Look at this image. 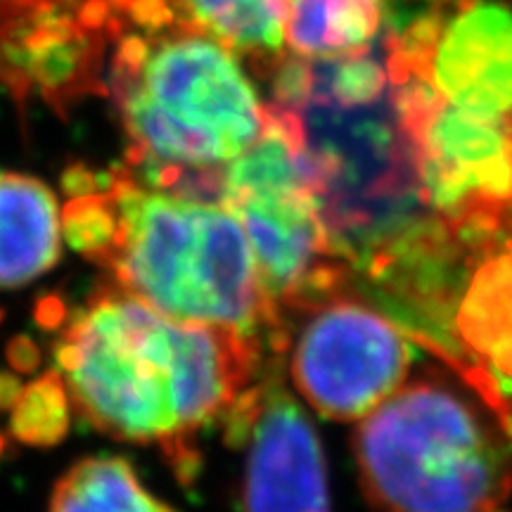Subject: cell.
Here are the masks:
<instances>
[{
	"label": "cell",
	"mask_w": 512,
	"mask_h": 512,
	"mask_svg": "<svg viewBox=\"0 0 512 512\" xmlns=\"http://www.w3.org/2000/svg\"><path fill=\"white\" fill-rule=\"evenodd\" d=\"M427 3H444V0H427Z\"/></svg>",
	"instance_id": "17"
},
{
	"label": "cell",
	"mask_w": 512,
	"mask_h": 512,
	"mask_svg": "<svg viewBox=\"0 0 512 512\" xmlns=\"http://www.w3.org/2000/svg\"><path fill=\"white\" fill-rule=\"evenodd\" d=\"M12 437L29 446H55L69 432V401L67 387L57 370H48L38 380L19 389L10 406Z\"/></svg>",
	"instance_id": "15"
},
{
	"label": "cell",
	"mask_w": 512,
	"mask_h": 512,
	"mask_svg": "<svg viewBox=\"0 0 512 512\" xmlns=\"http://www.w3.org/2000/svg\"><path fill=\"white\" fill-rule=\"evenodd\" d=\"M418 143L422 155L465 171L475 183V176L484 166L512 150V119L484 117V114L451 107L446 102L425 126Z\"/></svg>",
	"instance_id": "13"
},
{
	"label": "cell",
	"mask_w": 512,
	"mask_h": 512,
	"mask_svg": "<svg viewBox=\"0 0 512 512\" xmlns=\"http://www.w3.org/2000/svg\"><path fill=\"white\" fill-rule=\"evenodd\" d=\"M50 512H178L140 482L136 467L119 456L74 463L55 484Z\"/></svg>",
	"instance_id": "11"
},
{
	"label": "cell",
	"mask_w": 512,
	"mask_h": 512,
	"mask_svg": "<svg viewBox=\"0 0 512 512\" xmlns=\"http://www.w3.org/2000/svg\"><path fill=\"white\" fill-rule=\"evenodd\" d=\"M460 8H465V5H472V3H479V0H458Z\"/></svg>",
	"instance_id": "16"
},
{
	"label": "cell",
	"mask_w": 512,
	"mask_h": 512,
	"mask_svg": "<svg viewBox=\"0 0 512 512\" xmlns=\"http://www.w3.org/2000/svg\"><path fill=\"white\" fill-rule=\"evenodd\" d=\"M62 252V211L34 176L0 174V290L46 275Z\"/></svg>",
	"instance_id": "9"
},
{
	"label": "cell",
	"mask_w": 512,
	"mask_h": 512,
	"mask_svg": "<svg viewBox=\"0 0 512 512\" xmlns=\"http://www.w3.org/2000/svg\"><path fill=\"white\" fill-rule=\"evenodd\" d=\"M176 5L183 22L233 53L280 60L292 0H176Z\"/></svg>",
	"instance_id": "12"
},
{
	"label": "cell",
	"mask_w": 512,
	"mask_h": 512,
	"mask_svg": "<svg viewBox=\"0 0 512 512\" xmlns=\"http://www.w3.org/2000/svg\"><path fill=\"white\" fill-rule=\"evenodd\" d=\"M273 358L223 422L245 451L240 512H332L328 463L309 413L287 392Z\"/></svg>",
	"instance_id": "6"
},
{
	"label": "cell",
	"mask_w": 512,
	"mask_h": 512,
	"mask_svg": "<svg viewBox=\"0 0 512 512\" xmlns=\"http://www.w3.org/2000/svg\"><path fill=\"white\" fill-rule=\"evenodd\" d=\"M354 458L380 512H510L512 437L441 375L406 382L358 422Z\"/></svg>",
	"instance_id": "4"
},
{
	"label": "cell",
	"mask_w": 512,
	"mask_h": 512,
	"mask_svg": "<svg viewBox=\"0 0 512 512\" xmlns=\"http://www.w3.org/2000/svg\"><path fill=\"white\" fill-rule=\"evenodd\" d=\"M114 93L131 174L155 188L219 202L221 171L268 128V107L233 50L181 22L126 36Z\"/></svg>",
	"instance_id": "3"
},
{
	"label": "cell",
	"mask_w": 512,
	"mask_h": 512,
	"mask_svg": "<svg viewBox=\"0 0 512 512\" xmlns=\"http://www.w3.org/2000/svg\"><path fill=\"white\" fill-rule=\"evenodd\" d=\"M460 380L512 437V238L472 271L453 318Z\"/></svg>",
	"instance_id": "7"
},
{
	"label": "cell",
	"mask_w": 512,
	"mask_h": 512,
	"mask_svg": "<svg viewBox=\"0 0 512 512\" xmlns=\"http://www.w3.org/2000/svg\"><path fill=\"white\" fill-rule=\"evenodd\" d=\"M432 81L460 110L512 117V10L496 3L465 5L444 27Z\"/></svg>",
	"instance_id": "8"
},
{
	"label": "cell",
	"mask_w": 512,
	"mask_h": 512,
	"mask_svg": "<svg viewBox=\"0 0 512 512\" xmlns=\"http://www.w3.org/2000/svg\"><path fill=\"white\" fill-rule=\"evenodd\" d=\"M57 328L55 370L74 411L107 437L157 446L183 484L200 472L202 434L283 358L256 337L164 316L112 280Z\"/></svg>",
	"instance_id": "1"
},
{
	"label": "cell",
	"mask_w": 512,
	"mask_h": 512,
	"mask_svg": "<svg viewBox=\"0 0 512 512\" xmlns=\"http://www.w3.org/2000/svg\"><path fill=\"white\" fill-rule=\"evenodd\" d=\"M413 339L356 287L318 299L287 320L294 389L318 415L361 422L406 384Z\"/></svg>",
	"instance_id": "5"
},
{
	"label": "cell",
	"mask_w": 512,
	"mask_h": 512,
	"mask_svg": "<svg viewBox=\"0 0 512 512\" xmlns=\"http://www.w3.org/2000/svg\"><path fill=\"white\" fill-rule=\"evenodd\" d=\"M382 24V0H292L285 43L316 60L366 50Z\"/></svg>",
	"instance_id": "10"
},
{
	"label": "cell",
	"mask_w": 512,
	"mask_h": 512,
	"mask_svg": "<svg viewBox=\"0 0 512 512\" xmlns=\"http://www.w3.org/2000/svg\"><path fill=\"white\" fill-rule=\"evenodd\" d=\"M510 119H512V117H510Z\"/></svg>",
	"instance_id": "18"
},
{
	"label": "cell",
	"mask_w": 512,
	"mask_h": 512,
	"mask_svg": "<svg viewBox=\"0 0 512 512\" xmlns=\"http://www.w3.org/2000/svg\"><path fill=\"white\" fill-rule=\"evenodd\" d=\"M392 88L384 46L309 60V93L337 105H368Z\"/></svg>",
	"instance_id": "14"
},
{
	"label": "cell",
	"mask_w": 512,
	"mask_h": 512,
	"mask_svg": "<svg viewBox=\"0 0 512 512\" xmlns=\"http://www.w3.org/2000/svg\"><path fill=\"white\" fill-rule=\"evenodd\" d=\"M62 230L76 252L155 311L256 337L285 358L287 325L266 292L245 228L221 202L117 171L102 188L74 183Z\"/></svg>",
	"instance_id": "2"
}]
</instances>
